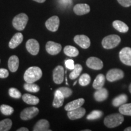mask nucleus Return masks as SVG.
I'll return each instance as SVG.
<instances>
[{"label": "nucleus", "instance_id": "34", "mask_svg": "<svg viewBox=\"0 0 131 131\" xmlns=\"http://www.w3.org/2000/svg\"><path fill=\"white\" fill-rule=\"evenodd\" d=\"M9 94L11 97L18 99L21 97V93L16 88H11L9 89Z\"/></svg>", "mask_w": 131, "mask_h": 131}, {"label": "nucleus", "instance_id": "24", "mask_svg": "<svg viewBox=\"0 0 131 131\" xmlns=\"http://www.w3.org/2000/svg\"><path fill=\"white\" fill-rule=\"evenodd\" d=\"M105 76L103 74L98 75L93 83V88L96 90L102 88L105 83Z\"/></svg>", "mask_w": 131, "mask_h": 131}, {"label": "nucleus", "instance_id": "26", "mask_svg": "<svg viewBox=\"0 0 131 131\" xmlns=\"http://www.w3.org/2000/svg\"><path fill=\"white\" fill-rule=\"evenodd\" d=\"M64 53L68 57H75L78 55L79 51L76 47L72 46H66L64 48Z\"/></svg>", "mask_w": 131, "mask_h": 131}, {"label": "nucleus", "instance_id": "15", "mask_svg": "<svg viewBox=\"0 0 131 131\" xmlns=\"http://www.w3.org/2000/svg\"><path fill=\"white\" fill-rule=\"evenodd\" d=\"M90 6L87 4H77L73 7V12L77 15H83L90 12Z\"/></svg>", "mask_w": 131, "mask_h": 131}, {"label": "nucleus", "instance_id": "6", "mask_svg": "<svg viewBox=\"0 0 131 131\" xmlns=\"http://www.w3.org/2000/svg\"><path fill=\"white\" fill-rule=\"evenodd\" d=\"M39 113V109L36 107H30L24 109L21 112L20 117L23 120H29L37 116Z\"/></svg>", "mask_w": 131, "mask_h": 131}, {"label": "nucleus", "instance_id": "21", "mask_svg": "<svg viewBox=\"0 0 131 131\" xmlns=\"http://www.w3.org/2000/svg\"><path fill=\"white\" fill-rule=\"evenodd\" d=\"M8 67L12 72H15L19 68V58L16 55L10 57L8 61Z\"/></svg>", "mask_w": 131, "mask_h": 131}, {"label": "nucleus", "instance_id": "35", "mask_svg": "<svg viewBox=\"0 0 131 131\" xmlns=\"http://www.w3.org/2000/svg\"><path fill=\"white\" fill-rule=\"evenodd\" d=\"M58 91H60L64 96V98H68L72 94V91L70 88H67V87H61V88H58Z\"/></svg>", "mask_w": 131, "mask_h": 131}, {"label": "nucleus", "instance_id": "8", "mask_svg": "<svg viewBox=\"0 0 131 131\" xmlns=\"http://www.w3.org/2000/svg\"><path fill=\"white\" fill-rule=\"evenodd\" d=\"M26 47L27 51L32 55H37L40 50L39 42L35 39H30L26 42Z\"/></svg>", "mask_w": 131, "mask_h": 131}, {"label": "nucleus", "instance_id": "7", "mask_svg": "<svg viewBox=\"0 0 131 131\" xmlns=\"http://www.w3.org/2000/svg\"><path fill=\"white\" fill-rule=\"evenodd\" d=\"M120 61L127 66H131V48L124 47L121 50L119 53Z\"/></svg>", "mask_w": 131, "mask_h": 131}, {"label": "nucleus", "instance_id": "11", "mask_svg": "<svg viewBox=\"0 0 131 131\" xmlns=\"http://www.w3.org/2000/svg\"><path fill=\"white\" fill-rule=\"evenodd\" d=\"M46 27L51 32H56L60 25V19L57 16H53L46 21Z\"/></svg>", "mask_w": 131, "mask_h": 131}, {"label": "nucleus", "instance_id": "18", "mask_svg": "<svg viewBox=\"0 0 131 131\" xmlns=\"http://www.w3.org/2000/svg\"><path fill=\"white\" fill-rule=\"evenodd\" d=\"M108 95H109V93H108L107 90L103 88L96 90L94 95L95 100L99 102L106 100L108 97Z\"/></svg>", "mask_w": 131, "mask_h": 131}, {"label": "nucleus", "instance_id": "3", "mask_svg": "<svg viewBox=\"0 0 131 131\" xmlns=\"http://www.w3.org/2000/svg\"><path fill=\"white\" fill-rule=\"evenodd\" d=\"M28 20L29 18L26 14L24 13L18 14V15L15 16L14 18L13 19V26L16 30L19 31L23 30L27 25Z\"/></svg>", "mask_w": 131, "mask_h": 131}, {"label": "nucleus", "instance_id": "14", "mask_svg": "<svg viewBox=\"0 0 131 131\" xmlns=\"http://www.w3.org/2000/svg\"><path fill=\"white\" fill-rule=\"evenodd\" d=\"M85 114H86V109L82 107L74 109V110L68 111V112L69 118L72 120L81 118Z\"/></svg>", "mask_w": 131, "mask_h": 131}, {"label": "nucleus", "instance_id": "31", "mask_svg": "<svg viewBox=\"0 0 131 131\" xmlns=\"http://www.w3.org/2000/svg\"><path fill=\"white\" fill-rule=\"evenodd\" d=\"M91 81V78L88 73H84L81 75L79 78V84L82 86H86L89 84Z\"/></svg>", "mask_w": 131, "mask_h": 131}, {"label": "nucleus", "instance_id": "9", "mask_svg": "<svg viewBox=\"0 0 131 131\" xmlns=\"http://www.w3.org/2000/svg\"><path fill=\"white\" fill-rule=\"evenodd\" d=\"M64 75V70L63 66H58L53 70V80L54 83L60 84L63 83Z\"/></svg>", "mask_w": 131, "mask_h": 131}, {"label": "nucleus", "instance_id": "16", "mask_svg": "<svg viewBox=\"0 0 131 131\" xmlns=\"http://www.w3.org/2000/svg\"><path fill=\"white\" fill-rule=\"evenodd\" d=\"M23 41V35L20 32H18L13 36L9 43V46L10 49H15Z\"/></svg>", "mask_w": 131, "mask_h": 131}, {"label": "nucleus", "instance_id": "44", "mask_svg": "<svg viewBox=\"0 0 131 131\" xmlns=\"http://www.w3.org/2000/svg\"><path fill=\"white\" fill-rule=\"evenodd\" d=\"M84 131H91V130H84Z\"/></svg>", "mask_w": 131, "mask_h": 131}, {"label": "nucleus", "instance_id": "39", "mask_svg": "<svg viewBox=\"0 0 131 131\" xmlns=\"http://www.w3.org/2000/svg\"><path fill=\"white\" fill-rule=\"evenodd\" d=\"M17 131H29V129L26 127H21V128L17 129Z\"/></svg>", "mask_w": 131, "mask_h": 131}, {"label": "nucleus", "instance_id": "17", "mask_svg": "<svg viewBox=\"0 0 131 131\" xmlns=\"http://www.w3.org/2000/svg\"><path fill=\"white\" fill-rule=\"evenodd\" d=\"M84 103V98H78L77 100H73L71 102L68 103L65 106L64 109L67 111L74 110V109H78V108L81 107Z\"/></svg>", "mask_w": 131, "mask_h": 131}, {"label": "nucleus", "instance_id": "13", "mask_svg": "<svg viewBox=\"0 0 131 131\" xmlns=\"http://www.w3.org/2000/svg\"><path fill=\"white\" fill-rule=\"evenodd\" d=\"M62 46L60 44L57 43L53 41H48L46 45V49L47 53L50 55H55L61 52Z\"/></svg>", "mask_w": 131, "mask_h": 131}, {"label": "nucleus", "instance_id": "23", "mask_svg": "<svg viewBox=\"0 0 131 131\" xmlns=\"http://www.w3.org/2000/svg\"><path fill=\"white\" fill-rule=\"evenodd\" d=\"M22 98L23 100L28 104L36 105V104H38L39 102H40V100H39V98L37 96L29 94H24L22 96Z\"/></svg>", "mask_w": 131, "mask_h": 131}, {"label": "nucleus", "instance_id": "20", "mask_svg": "<svg viewBox=\"0 0 131 131\" xmlns=\"http://www.w3.org/2000/svg\"><path fill=\"white\" fill-rule=\"evenodd\" d=\"M64 96L62 94V93L58 90H57L55 92L54 99L52 103V105L54 107L58 108L63 106L64 100Z\"/></svg>", "mask_w": 131, "mask_h": 131}, {"label": "nucleus", "instance_id": "22", "mask_svg": "<svg viewBox=\"0 0 131 131\" xmlns=\"http://www.w3.org/2000/svg\"><path fill=\"white\" fill-rule=\"evenodd\" d=\"M113 27L116 30L122 33H126L129 30V27L126 24L124 23L122 21L116 20L114 21L112 23Z\"/></svg>", "mask_w": 131, "mask_h": 131}, {"label": "nucleus", "instance_id": "10", "mask_svg": "<svg viewBox=\"0 0 131 131\" xmlns=\"http://www.w3.org/2000/svg\"><path fill=\"white\" fill-rule=\"evenodd\" d=\"M86 65L88 68L94 70H100L103 68V63L100 59L92 57L87 60Z\"/></svg>", "mask_w": 131, "mask_h": 131}, {"label": "nucleus", "instance_id": "37", "mask_svg": "<svg viewBox=\"0 0 131 131\" xmlns=\"http://www.w3.org/2000/svg\"><path fill=\"white\" fill-rule=\"evenodd\" d=\"M9 73V71L6 69H0V78H6L8 77Z\"/></svg>", "mask_w": 131, "mask_h": 131}, {"label": "nucleus", "instance_id": "32", "mask_svg": "<svg viewBox=\"0 0 131 131\" xmlns=\"http://www.w3.org/2000/svg\"><path fill=\"white\" fill-rule=\"evenodd\" d=\"M103 112L102 111L99 110H95L91 112L90 114L87 116V119L89 120H94L100 118L103 116Z\"/></svg>", "mask_w": 131, "mask_h": 131}, {"label": "nucleus", "instance_id": "36", "mask_svg": "<svg viewBox=\"0 0 131 131\" xmlns=\"http://www.w3.org/2000/svg\"><path fill=\"white\" fill-rule=\"evenodd\" d=\"M65 66L68 69L73 70L75 68L74 61L72 60H67L65 61Z\"/></svg>", "mask_w": 131, "mask_h": 131}, {"label": "nucleus", "instance_id": "1", "mask_svg": "<svg viewBox=\"0 0 131 131\" xmlns=\"http://www.w3.org/2000/svg\"><path fill=\"white\" fill-rule=\"evenodd\" d=\"M42 70L37 66L30 67L26 70L24 74V80L26 83H33L41 78Z\"/></svg>", "mask_w": 131, "mask_h": 131}, {"label": "nucleus", "instance_id": "43", "mask_svg": "<svg viewBox=\"0 0 131 131\" xmlns=\"http://www.w3.org/2000/svg\"><path fill=\"white\" fill-rule=\"evenodd\" d=\"M76 83H77V81H75V83H74V84H73V86H75V85L76 84Z\"/></svg>", "mask_w": 131, "mask_h": 131}, {"label": "nucleus", "instance_id": "5", "mask_svg": "<svg viewBox=\"0 0 131 131\" xmlns=\"http://www.w3.org/2000/svg\"><path fill=\"white\" fill-rule=\"evenodd\" d=\"M123 71L119 69H112L109 70L106 74V79L110 82H114L122 79L124 77Z\"/></svg>", "mask_w": 131, "mask_h": 131}, {"label": "nucleus", "instance_id": "42", "mask_svg": "<svg viewBox=\"0 0 131 131\" xmlns=\"http://www.w3.org/2000/svg\"><path fill=\"white\" fill-rule=\"evenodd\" d=\"M129 92H130V93L131 94V84H130V86H129Z\"/></svg>", "mask_w": 131, "mask_h": 131}, {"label": "nucleus", "instance_id": "29", "mask_svg": "<svg viewBox=\"0 0 131 131\" xmlns=\"http://www.w3.org/2000/svg\"><path fill=\"white\" fill-rule=\"evenodd\" d=\"M119 112L122 115L131 116V103L124 104L119 106Z\"/></svg>", "mask_w": 131, "mask_h": 131}, {"label": "nucleus", "instance_id": "12", "mask_svg": "<svg viewBox=\"0 0 131 131\" xmlns=\"http://www.w3.org/2000/svg\"><path fill=\"white\" fill-rule=\"evenodd\" d=\"M75 42L83 49H88L91 46V41L89 37L84 35H76L73 38Z\"/></svg>", "mask_w": 131, "mask_h": 131}, {"label": "nucleus", "instance_id": "2", "mask_svg": "<svg viewBox=\"0 0 131 131\" xmlns=\"http://www.w3.org/2000/svg\"><path fill=\"white\" fill-rule=\"evenodd\" d=\"M124 121V117L122 114H114L109 115L104 119V123L106 126L109 128L117 127Z\"/></svg>", "mask_w": 131, "mask_h": 131}, {"label": "nucleus", "instance_id": "27", "mask_svg": "<svg viewBox=\"0 0 131 131\" xmlns=\"http://www.w3.org/2000/svg\"><path fill=\"white\" fill-rule=\"evenodd\" d=\"M12 126V122L10 119L6 118L0 122V131H8Z\"/></svg>", "mask_w": 131, "mask_h": 131}, {"label": "nucleus", "instance_id": "38", "mask_svg": "<svg viewBox=\"0 0 131 131\" xmlns=\"http://www.w3.org/2000/svg\"><path fill=\"white\" fill-rule=\"evenodd\" d=\"M117 1L123 7H127L131 6V0H117Z\"/></svg>", "mask_w": 131, "mask_h": 131}, {"label": "nucleus", "instance_id": "4", "mask_svg": "<svg viewBox=\"0 0 131 131\" xmlns=\"http://www.w3.org/2000/svg\"><path fill=\"white\" fill-rule=\"evenodd\" d=\"M121 42V38L118 35H110L104 37L102 40V46L106 49H111L117 47Z\"/></svg>", "mask_w": 131, "mask_h": 131}, {"label": "nucleus", "instance_id": "25", "mask_svg": "<svg viewBox=\"0 0 131 131\" xmlns=\"http://www.w3.org/2000/svg\"><path fill=\"white\" fill-rule=\"evenodd\" d=\"M127 101V96L125 94H121L117 96L113 100L112 104L115 107H118L126 103Z\"/></svg>", "mask_w": 131, "mask_h": 131}, {"label": "nucleus", "instance_id": "28", "mask_svg": "<svg viewBox=\"0 0 131 131\" xmlns=\"http://www.w3.org/2000/svg\"><path fill=\"white\" fill-rule=\"evenodd\" d=\"M82 70H83V68L79 64H77L75 65V68L71 72V73L69 75V78L71 80H75L77 78L79 77V75L81 73Z\"/></svg>", "mask_w": 131, "mask_h": 131}, {"label": "nucleus", "instance_id": "19", "mask_svg": "<svg viewBox=\"0 0 131 131\" xmlns=\"http://www.w3.org/2000/svg\"><path fill=\"white\" fill-rule=\"evenodd\" d=\"M50 124L47 120L41 119L39 120L34 127V131H50L49 129Z\"/></svg>", "mask_w": 131, "mask_h": 131}, {"label": "nucleus", "instance_id": "30", "mask_svg": "<svg viewBox=\"0 0 131 131\" xmlns=\"http://www.w3.org/2000/svg\"><path fill=\"white\" fill-rule=\"evenodd\" d=\"M24 88L26 91L30 92L36 93L40 91V87L37 84L33 83H26L24 84Z\"/></svg>", "mask_w": 131, "mask_h": 131}, {"label": "nucleus", "instance_id": "41", "mask_svg": "<svg viewBox=\"0 0 131 131\" xmlns=\"http://www.w3.org/2000/svg\"><path fill=\"white\" fill-rule=\"evenodd\" d=\"M124 131H131V127H127L126 129H124Z\"/></svg>", "mask_w": 131, "mask_h": 131}, {"label": "nucleus", "instance_id": "40", "mask_svg": "<svg viewBox=\"0 0 131 131\" xmlns=\"http://www.w3.org/2000/svg\"><path fill=\"white\" fill-rule=\"evenodd\" d=\"M34 1H36V2H37V3H42L45 2L46 0H34Z\"/></svg>", "mask_w": 131, "mask_h": 131}, {"label": "nucleus", "instance_id": "33", "mask_svg": "<svg viewBox=\"0 0 131 131\" xmlns=\"http://www.w3.org/2000/svg\"><path fill=\"white\" fill-rule=\"evenodd\" d=\"M0 111L4 115H10L14 112V108L6 104H2L0 106Z\"/></svg>", "mask_w": 131, "mask_h": 131}]
</instances>
